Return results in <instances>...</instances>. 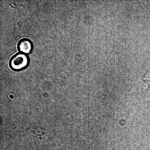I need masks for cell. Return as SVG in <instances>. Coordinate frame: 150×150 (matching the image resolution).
Returning a JSON list of instances; mask_svg holds the SVG:
<instances>
[{
	"mask_svg": "<svg viewBox=\"0 0 150 150\" xmlns=\"http://www.w3.org/2000/svg\"><path fill=\"white\" fill-rule=\"evenodd\" d=\"M28 59L27 56L23 53H18L13 56L10 60V66L14 70L22 69L28 65Z\"/></svg>",
	"mask_w": 150,
	"mask_h": 150,
	"instance_id": "6da1fadb",
	"label": "cell"
},
{
	"mask_svg": "<svg viewBox=\"0 0 150 150\" xmlns=\"http://www.w3.org/2000/svg\"><path fill=\"white\" fill-rule=\"evenodd\" d=\"M18 47L19 50L25 54L29 53L32 50V44L30 41L28 39H23L20 41Z\"/></svg>",
	"mask_w": 150,
	"mask_h": 150,
	"instance_id": "7a4b0ae2",
	"label": "cell"
},
{
	"mask_svg": "<svg viewBox=\"0 0 150 150\" xmlns=\"http://www.w3.org/2000/svg\"><path fill=\"white\" fill-rule=\"evenodd\" d=\"M143 79L144 80H150V78L144 77L143 78Z\"/></svg>",
	"mask_w": 150,
	"mask_h": 150,
	"instance_id": "3957f363",
	"label": "cell"
}]
</instances>
